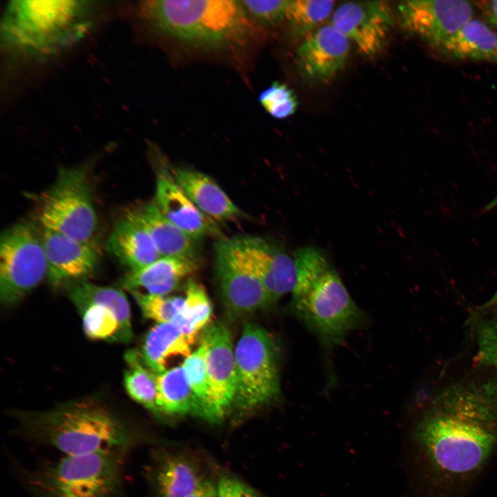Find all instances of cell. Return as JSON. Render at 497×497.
<instances>
[{"mask_svg": "<svg viewBox=\"0 0 497 497\" xmlns=\"http://www.w3.org/2000/svg\"><path fill=\"white\" fill-rule=\"evenodd\" d=\"M411 440L431 497H462L497 450V378L468 377L439 389Z\"/></svg>", "mask_w": 497, "mask_h": 497, "instance_id": "1", "label": "cell"}, {"mask_svg": "<svg viewBox=\"0 0 497 497\" xmlns=\"http://www.w3.org/2000/svg\"><path fill=\"white\" fill-rule=\"evenodd\" d=\"M293 257L297 278L291 291L292 312L327 349L342 344L348 333L364 325V313L322 250L298 248Z\"/></svg>", "mask_w": 497, "mask_h": 497, "instance_id": "2", "label": "cell"}, {"mask_svg": "<svg viewBox=\"0 0 497 497\" xmlns=\"http://www.w3.org/2000/svg\"><path fill=\"white\" fill-rule=\"evenodd\" d=\"M19 431L26 438L50 445L66 456L103 449L129 450L142 436L104 404L84 398L49 411L21 413Z\"/></svg>", "mask_w": 497, "mask_h": 497, "instance_id": "3", "label": "cell"}, {"mask_svg": "<svg viewBox=\"0 0 497 497\" xmlns=\"http://www.w3.org/2000/svg\"><path fill=\"white\" fill-rule=\"evenodd\" d=\"M92 21L91 1L13 0L1 20V41L15 52L50 56L82 39Z\"/></svg>", "mask_w": 497, "mask_h": 497, "instance_id": "4", "label": "cell"}, {"mask_svg": "<svg viewBox=\"0 0 497 497\" xmlns=\"http://www.w3.org/2000/svg\"><path fill=\"white\" fill-rule=\"evenodd\" d=\"M139 9L161 33L197 47L242 44L251 30L240 1L150 0L142 1Z\"/></svg>", "mask_w": 497, "mask_h": 497, "instance_id": "5", "label": "cell"}, {"mask_svg": "<svg viewBox=\"0 0 497 497\" xmlns=\"http://www.w3.org/2000/svg\"><path fill=\"white\" fill-rule=\"evenodd\" d=\"M128 451L66 456L28 472L27 486L35 497H119Z\"/></svg>", "mask_w": 497, "mask_h": 497, "instance_id": "6", "label": "cell"}, {"mask_svg": "<svg viewBox=\"0 0 497 497\" xmlns=\"http://www.w3.org/2000/svg\"><path fill=\"white\" fill-rule=\"evenodd\" d=\"M37 213L43 228L96 246L98 220L83 167L61 168L55 183L38 198Z\"/></svg>", "mask_w": 497, "mask_h": 497, "instance_id": "7", "label": "cell"}, {"mask_svg": "<svg viewBox=\"0 0 497 497\" xmlns=\"http://www.w3.org/2000/svg\"><path fill=\"white\" fill-rule=\"evenodd\" d=\"M237 389L235 402L249 411L275 402L281 389L275 344L261 326L244 324L235 346Z\"/></svg>", "mask_w": 497, "mask_h": 497, "instance_id": "8", "label": "cell"}, {"mask_svg": "<svg viewBox=\"0 0 497 497\" xmlns=\"http://www.w3.org/2000/svg\"><path fill=\"white\" fill-rule=\"evenodd\" d=\"M42 231L31 222L21 221L2 233L0 240V298L12 306L47 277Z\"/></svg>", "mask_w": 497, "mask_h": 497, "instance_id": "9", "label": "cell"}, {"mask_svg": "<svg viewBox=\"0 0 497 497\" xmlns=\"http://www.w3.org/2000/svg\"><path fill=\"white\" fill-rule=\"evenodd\" d=\"M68 295L82 315L84 331L89 338L120 342L131 340L130 308L121 290L83 280L70 286Z\"/></svg>", "mask_w": 497, "mask_h": 497, "instance_id": "10", "label": "cell"}, {"mask_svg": "<svg viewBox=\"0 0 497 497\" xmlns=\"http://www.w3.org/2000/svg\"><path fill=\"white\" fill-rule=\"evenodd\" d=\"M215 254L216 280L230 313L235 315L249 314L274 304L232 238L217 241Z\"/></svg>", "mask_w": 497, "mask_h": 497, "instance_id": "11", "label": "cell"}, {"mask_svg": "<svg viewBox=\"0 0 497 497\" xmlns=\"http://www.w3.org/2000/svg\"><path fill=\"white\" fill-rule=\"evenodd\" d=\"M404 28L436 50L473 19V7L463 0H407L398 5Z\"/></svg>", "mask_w": 497, "mask_h": 497, "instance_id": "12", "label": "cell"}, {"mask_svg": "<svg viewBox=\"0 0 497 497\" xmlns=\"http://www.w3.org/2000/svg\"><path fill=\"white\" fill-rule=\"evenodd\" d=\"M393 22L389 6L382 1L343 3L331 18V24L369 57L383 50Z\"/></svg>", "mask_w": 497, "mask_h": 497, "instance_id": "13", "label": "cell"}, {"mask_svg": "<svg viewBox=\"0 0 497 497\" xmlns=\"http://www.w3.org/2000/svg\"><path fill=\"white\" fill-rule=\"evenodd\" d=\"M350 41L331 23L308 35L297 50L295 61L300 76L313 84H327L346 66Z\"/></svg>", "mask_w": 497, "mask_h": 497, "instance_id": "14", "label": "cell"}, {"mask_svg": "<svg viewBox=\"0 0 497 497\" xmlns=\"http://www.w3.org/2000/svg\"><path fill=\"white\" fill-rule=\"evenodd\" d=\"M202 339L206 345V367L215 422L221 421L235 401L237 371L235 347L231 334L222 323L211 324Z\"/></svg>", "mask_w": 497, "mask_h": 497, "instance_id": "15", "label": "cell"}, {"mask_svg": "<svg viewBox=\"0 0 497 497\" xmlns=\"http://www.w3.org/2000/svg\"><path fill=\"white\" fill-rule=\"evenodd\" d=\"M231 238L274 303L292 291L297 278L295 264L281 244L259 236Z\"/></svg>", "mask_w": 497, "mask_h": 497, "instance_id": "16", "label": "cell"}, {"mask_svg": "<svg viewBox=\"0 0 497 497\" xmlns=\"http://www.w3.org/2000/svg\"><path fill=\"white\" fill-rule=\"evenodd\" d=\"M42 239L47 262V277L55 288L86 280L95 271L99 252L95 245L81 242L57 232L43 228Z\"/></svg>", "mask_w": 497, "mask_h": 497, "instance_id": "17", "label": "cell"}, {"mask_svg": "<svg viewBox=\"0 0 497 497\" xmlns=\"http://www.w3.org/2000/svg\"><path fill=\"white\" fill-rule=\"evenodd\" d=\"M155 202L177 228L198 242L206 236H220L217 222L205 215L188 198L168 170H158Z\"/></svg>", "mask_w": 497, "mask_h": 497, "instance_id": "18", "label": "cell"}, {"mask_svg": "<svg viewBox=\"0 0 497 497\" xmlns=\"http://www.w3.org/2000/svg\"><path fill=\"white\" fill-rule=\"evenodd\" d=\"M170 170L173 178L188 198L215 222L233 221L244 216L242 211L207 174L184 167H175Z\"/></svg>", "mask_w": 497, "mask_h": 497, "instance_id": "19", "label": "cell"}, {"mask_svg": "<svg viewBox=\"0 0 497 497\" xmlns=\"http://www.w3.org/2000/svg\"><path fill=\"white\" fill-rule=\"evenodd\" d=\"M198 260L182 257H160L139 269L129 271L121 285L129 292L167 295L198 270Z\"/></svg>", "mask_w": 497, "mask_h": 497, "instance_id": "20", "label": "cell"}, {"mask_svg": "<svg viewBox=\"0 0 497 497\" xmlns=\"http://www.w3.org/2000/svg\"><path fill=\"white\" fill-rule=\"evenodd\" d=\"M128 213L146 231L161 257L198 260L197 242L173 224L155 201L139 204Z\"/></svg>", "mask_w": 497, "mask_h": 497, "instance_id": "21", "label": "cell"}, {"mask_svg": "<svg viewBox=\"0 0 497 497\" xmlns=\"http://www.w3.org/2000/svg\"><path fill=\"white\" fill-rule=\"evenodd\" d=\"M106 247L129 271L142 269L161 257L148 233L128 213L116 222Z\"/></svg>", "mask_w": 497, "mask_h": 497, "instance_id": "22", "label": "cell"}, {"mask_svg": "<svg viewBox=\"0 0 497 497\" xmlns=\"http://www.w3.org/2000/svg\"><path fill=\"white\" fill-rule=\"evenodd\" d=\"M437 50L451 59L497 64V34L483 21L471 19Z\"/></svg>", "mask_w": 497, "mask_h": 497, "instance_id": "23", "label": "cell"}, {"mask_svg": "<svg viewBox=\"0 0 497 497\" xmlns=\"http://www.w3.org/2000/svg\"><path fill=\"white\" fill-rule=\"evenodd\" d=\"M193 344L173 322L157 323L147 333L140 354L146 365L159 374L167 369L170 358L189 356Z\"/></svg>", "mask_w": 497, "mask_h": 497, "instance_id": "24", "label": "cell"}, {"mask_svg": "<svg viewBox=\"0 0 497 497\" xmlns=\"http://www.w3.org/2000/svg\"><path fill=\"white\" fill-rule=\"evenodd\" d=\"M156 376L159 414H193L202 418L199 403L182 365L166 369Z\"/></svg>", "mask_w": 497, "mask_h": 497, "instance_id": "25", "label": "cell"}, {"mask_svg": "<svg viewBox=\"0 0 497 497\" xmlns=\"http://www.w3.org/2000/svg\"><path fill=\"white\" fill-rule=\"evenodd\" d=\"M203 481L193 463L180 456L162 458L153 473L157 497H186Z\"/></svg>", "mask_w": 497, "mask_h": 497, "instance_id": "26", "label": "cell"}, {"mask_svg": "<svg viewBox=\"0 0 497 497\" xmlns=\"http://www.w3.org/2000/svg\"><path fill=\"white\" fill-rule=\"evenodd\" d=\"M211 315L212 306L204 287L188 280L183 306L172 322L194 344L198 333L208 324Z\"/></svg>", "mask_w": 497, "mask_h": 497, "instance_id": "27", "label": "cell"}, {"mask_svg": "<svg viewBox=\"0 0 497 497\" xmlns=\"http://www.w3.org/2000/svg\"><path fill=\"white\" fill-rule=\"evenodd\" d=\"M125 360L128 369L124 373V382L128 394L150 412L159 415L156 374L135 350L127 351Z\"/></svg>", "mask_w": 497, "mask_h": 497, "instance_id": "28", "label": "cell"}, {"mask_svg": "<svg viewBox=\"0 0 497 497\" xmlns=\"http://www.w3.org/2000/svg\"><path fill=\"white\" fill-rule=\"evenodd\" d=\"M479 364L497 371V306L485 304L470 319Z\"/></svg>", "mask_w": 497, "mask_h": 497, "instance_id": "29", "label": "cell"}, {"mask_svg": "<svg viewBox=\"0 0 497 497\" xmlns=\"http://www.w3.org/2000/svg\"><path fill=\"white\" fill-rule=\"evenodd\" d=\"M206 345L202 339L199 347L185 358L182 367L202 411V418L216 422L212 407L206 367Z\"/></svg>", "mask_w": 497, "mask_h": 497, "instance_id": "30", "label": "cell"}, {"mask_svg": "<svg viewBox=\"0 0 497 497\" xmlns=\"http://www.w3.org/2000/svg\"><path fill=\"white\" fill-rule=\"evenodd\" d=\"M334 1H291L286 19L298 35H308L333 12Z\"/></svg>", "mask_w": 497, "mask_h": 497, "instance_id": "31", "label": "cell"}, {"mask_svg": "<svg viewBox=\"0 0 497 497\" xmlns=\"http://www.w3.org/2000/svg\"><path fill=\"white\" fill-rule=\"evenodd\" d=\"M146 318L157 323L173 321L182 309L184 298L144 293L139 291L130 292Z\"/></svg>", "mask_w": 497, "mask_h": 497, "instance_id": "32", "label": "cell"}, {"mask_svg": "<svg viewBox=\"0 0 497 497\" xmlns=\"http://www.w3.org/2000/svg\"><path fill=\"white\" fill-rule=\"evenodd\" d=\"M259 101L271 116L280 119L293 115L298 104L293 90L278 81L273 82L260 93Z\"/></svg>", "mask_w": 497, "mask_h": 497, "instance_id": "33", "label": "cell"}, {"mask_svg": "<svg viewBox=\"0 0 497 497\" xmlns=\"http://www.w3.org/2000/svg\"><path fill=\"white\" fill-rule=\"evenodd\" d=\"M291 1H240L250 17L266 26L274 25L284 19Z\"/></svg>", "mask_w": 497, "mask_h": 497, "instance_id": "34", "label": "cell"}, {"mask_svg": "<svg viewBox=\"0 0 497 497\" xmlns=\"http://www.w3.org/2000/svg\"><path fill=\"white\" fill-rule=\"evenodd\" d=\"M217 489L219 497H263L247 485L229 476L220 478Z\"/></svg>", "mask_w": 497, "mask_h": 497, "instance_id": "35", "label": "cell"}, {"mask_svg": "<svg viewBox=\"0 0 497 497\" xmlns=\"http://www.w3.org/2000/svg\"><path fill=\"white\" fill-rule=\"evenodd\" d=\"M474 3L482 12L487 21L497 28V0L478 1Z\"/></svg>", "mask_w": 497, "mask_h": 497, "instance_id": "36", "label": "cell"}, {"mask_svg": "<svg viewBox=\"0 0 497 497\" xmlns=\"http://www.w3.org/2000/svg\"><path fill=\"white\" fill-rule=\"evenodd\" d=\"M186 497H219L217 486L209 480H204L200 485Z\"/></svg>", "mask_w": 497, "mask_h": 497, "instance_id": "37", "label": "cell"}]
</instances>
